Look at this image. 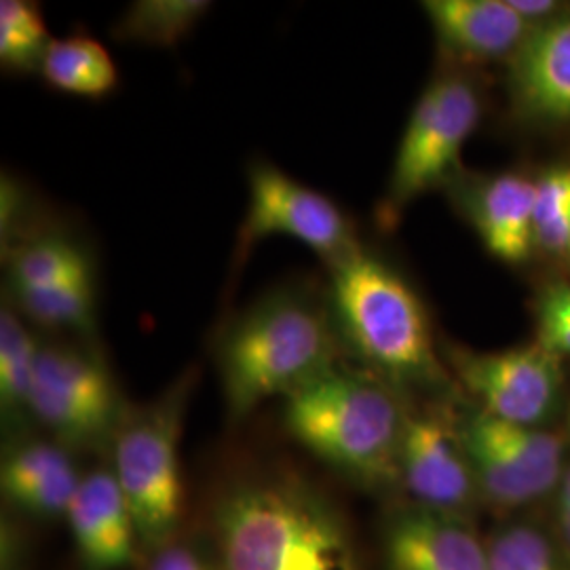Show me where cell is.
<instances>
[{
	"instance_id": "15",
	"label": "cell",
	"mask_w": 570,
	"mask_h": 570,
	"mask_svg": "<svg viewBox=\"0 0 570 570\" xmlns=\"http://www.w3.org/2000/svg\"><path fill=\"white\" fill-rule=\"evenodd\" d=\"M459 195L469 223L494 258L508 265L529 261L534 249L537 178L505 171L478 178Z\"/></svg>"
},
{
	"instance_id": "13",
	"label": "cell",
	"mask_w": 570,
	"mask_h": 570,
	"mask_svg": "<svg viewBox=\"0 0 570 570\" xmlns=\"http://www.w3.org/2000/svg\"><path fill=\"white\" fill-rule=\"evenodd\" d=\"M77 564L81 570L136 569L142 543L134 513L110 468L82 473L66 513Z\"/></svg>"
},
{
	"instance_id": "1",
	"label": "cell",
	"mask_w": 570,
	"mask_h": 570,
	"mask_svg": "<svg viewBox=\"0 0 570 570\" xmlns=\"http://www.w3.org/2000/svg\"><path fill=\"white\" fill-rule=\"evenodd\" d=\"M220 570H366L345 508L292 468H245L205 503L204 532Z\"/></svg>"
},
{
	"instance_id": "7",
	"label": "cell",
	"mask_w": 570,
	"mask_h": 570,
	"mask_svg": "<svg viewBox=\"0 0 570 570\" xmlns=\"http://www.w3.org/2000/svg\"><path fill=\"white\" fill-rule=\"evenodd\" d=\"M480 117V94L465 75L444 72L429 82L400 140L385 195V216H397L416 197L454 178Z\"/></svg>"
},
{
	"instance_id": "8",
	"label": "cell",
	"mask_w": 570,
	"mask_h": 570,
	"mask_svg": "<svg viewBox=\"0 0 570 570\" xmlns=\"http://www.w3.org/2000/svg\"><path fill=\"white\" fill-rule=\"evenodd\" d=\"M249 204L237 239V252L245 258L247 249L266 237H289L313 252L326 265H334L360 247L351 220L324 193L298 183L279 167L258 161L249 167Z\"/></svg>"
},
{
	"instance_id": "4",
	"label": "cell",
	"mask_w": 570,
	"mask_h": 570,
	"mask_svg": "<svg viewBox=\"0 0 570 570\" xmlns=\"http://www.w3.org/2000/svg\"><path fill=\"white\" fill-rule=\"evenodd\" d=\"M341 346L324 303L301 292L261 298L230 322L216 346L226 419L239 425L268 400L305 387L341 364Z\"/></svg>"
},
{
	"instance_id": "16",
	"label": "cell",
	"mask_w": 570,
	"mask_h": 570,
	"mask_svg": "<svg viewBox=\"0 0 570 570\" xmlns=\"http://www.w3.org/2000/svg\"><path fill=\"white\" fill-rule=\"evenodd\" d=\"M423 11L450 58L461 61H510L532 30L510 0H425Z\"/></svg>"
},
{
	"instance_id": "18",
	"label": "cell",
	"mask_w": 570,
	"mask_h": 570,
	"mask_svg": "<svg viewBox=\"0 0 570 570\" xmlns=\"http://www.w3.org/2000/svg\"><path fill=\"white\" fill-rule=\"evenodd\" d=\"M41 341L23 326L16 306L0 311V421L4 440L35 431L30 412Z\"/></svg>"
},
{
	"instance_id": "21",
	"label": "cell",
	"mask_w": 570,
	"mask_h": 570,
	"mask_svg": "<svg viewBox=\"0 0 570 570\" xmlns=\"http://www.w3.org/2000/svg\"><path fill=\"white\" fill-rule=\"evenodd\" d=\"M489 570H570V553L556 530L513 518L487 534Z\"/></svg>"
},
{
	"instance_id": "29",
	"label": "cell",
	"mask_w": 570,
	"mask_h": 570,
	"mask_svg": "<svg viewBox=\"0 0 570 570\" xmlns=\"http://www.w3.org/2000/svg\"><path fill=\"white\" fill-rule=\"evenodd\" d=\"M510 2L515 13L527 21L530 28L543 26L562 16L564 11H569L564 2H556V0H510Z\"/></svg>"
},
{
	"instance_id": "2",
	"label": "cell",
	"mask_w": 570,
	"mask_h": 570,
	"mask_svg": "<svg viewBox=\"0 0 570 570\" xmlns=\"http://www.w3.org/2000/svg\"><path fill=\"white\" fill-rule=\"evenodd\" d=\"M327 268L332 322L366 372L400 395L449 389L428 308L393 266L360 245Z\"/></svg>"
},
{
	"instance_id": "22",
	"label": "cell",
	"mask_w": 570,
	"mask_h": 570,
	"mask_svg": "<svg viewBox=\"0 0 570 570\" xmlns=\"http://www.w3.org/2000/svg\"><path fill=\"white\" fill-rule=\"evenodd\" d=\"M212 9L205 0H138L112 26L121 42L169 49L186 39Z\"/></svg>"
},
{
	"instance_id": "9",
	"label": "cell",
	"mask_w": 570,
	"mask_h": 570,
	"mask_svg": "<svg viewBox=\"0 0 570 570\" xmlns=\"http://www.w3.org/2000/svg\"><path fill=\"white\" fill-rule=\"evenodd\" d=\"M400 489L412 505L468 522H473L484 503L459 421L446 407L407 406Z\"/></svg>"
},
{
	"instance_id": "6",
	"label": "cell",
	"mask_w": 570,
	"mask_h": 570,
	"mask_svg": "<svg viewBox=\"0 0 570 570\" xmlns=\"http://www.w3.org/2000/svg\"><path fill=\"white\" fill-rule=\"evenodd\" d=\"M129 407L94 346L41 343L30 400L35 428L72 452L110 450Z\"/></svg>"
},
{
	"instance_id": "11",
	"label": "cell",
	"mask_w": 570,
	"mask_h": 570,
	"mask_svg": "<svg viewBox=\"0 0 570 570\" xmlns=\"http://www.w3.org/2000/svg\"><path fill=\"white\" fill-rule=\"evenodd\" d=\"M75 452L37 431L4 440L0 492L4 511L26 524L63 522L81 484Z\"/></svg>"
},
{
	"instance_id": "24",
	"label": "cell",
	"mask_w": 570,
	"mask_h": 570,
	"mask_svg": "<svg viewBox=\"0 0 570 570\" xmlns=\"http://www.w3.org/2000/svg\"><path fill=\"white\" fill-rule=\"evenodd\" d=\"M534 249L570 266V165H553L537 178Z\"/></svg>"
},
{
	"instance_id": "17",
	"label": "cell",
	"mask_w": 570,
	"mask_h": 570,
	"mask_svg": "<svg viewBox=\"0 0 570 570\" xmlns=\"http://www.w3.org/2000/svg\"><path fill=\"white\" fill-rule=\"evenodd\" d=\"M461 423L520 469L541 492L556 494L564 475V440L546 428H527L499 421L482 407L459 414Z\"/></svg>"
},
{
	"instance_id": "20",
	"label": "cell",
	"mask_w": 570,
	"mask_h": 570,
	"mask_svg": "<svg viewBox=\"0 0 570 570\" xmlns=\"http://www.w3.org/2000/svg\"><path fill=\"white\" fill-rule=\"evenodd\" d=\"M11 294L41 292L91 279V265L79 245L61 235H39L9 252Z\"/></svg>"
},
{
	"instance_id": "30",
	"label": "cell",
	"mask_w": 570,
	"mask_h": 570,
	"mask_svg": "<svg viewBox=\"0 0 570 570\" xmlns=\"http://www.w3.org/2000/svg\"><path fill=\"white\" fill-rule=\"evenodd\" d=\"M556 534L564 543L570 553V465L564 469V475L556 490Z\"/></svg>"
},
{
	"instance_id": "23",
	"label": "cell",
	"mask_w": 570,
	"mask_h": 570,
	"mask_svg": "<svg viewBox=\"0 0 570 570\" xmlns=\"http://www.w3.org/2000/svg\"><path fill=\"white\" fill-rule=\"evenodd\" d=\"M51 42L39 4L28 0L0 2V63L7 72H41Z\"/></svg>"
},
{
	"instance_id": "3",
	"label": "cell",
	"mask_w": 570,
	"mask_h": 570,
	"mask_svg": "<svg viewBox=\"0 0 570 570\" xmlns=\"http://www.w3.org/2000/svg\"><path fill=\"white\" fill-rule=\"evenodd\" d=\"M407 406L366 370L338 366L284 397L289 438L346 482L367 492L400 489Z\"/></svg>"
},
{
	"instance_id": "19",
	"label": "cell",
	"mask_w": 570,
	"mask_h": 570,
	"mask_svg": "<svg viewBox=\"0 0 570 570\" xmlns=\"http://www.w3.org/2000/svg\"><path fill=\"white\" fill-rule=\"evenodd\" d=\"M41 77L60 94L89 100L110 96L119 85V70L108 49L85 35L53 39L42 60Z\"/></svg>"
},
{
	"instance_id": "28",
	"label": "cell",
	"mask_w": 570,
	"mask_h": 570,
	"mask_svg": "<svg viewBox=\"0 0 570 570\" xmlns=\"http://www.w3.org/2000/svg\"><path fill=\"white\" fill-rule=\"evenodd\" d=\"M26 522L4 511L0 520V570H30V539Z\"/></svg>"
},
{
	"instance_id": "27",
	"label": "cell",
	"mask_w": 570,
	"mask_h": 570,
	"mask_svg": "<svg viewBox=\"0 0 570 570\" xmlns=\"http://www.w3.org/2000/svg\"><path fill=\"white\" fill-rule=\"evenodd\" d=\"M136 570H220L204 534L180 532L155 550L144 551Z\"/></svg>"
},
{
	"instance_id": "5",
	"label": "cell",
	"mask_w": 570,
	"mask_h": 570,
	"mask_svg": "<svg viewBox=\"0 0 570 570\" xmlns=\"http://www.w3.org/2000/svg\"><path fill=\"white\" fill-rule=\"evenodd\" d=\"M199 381L195 367L144 406H131L110 444V465L134 513L144 551L184 532L180 440L190 397Z\"/></svg>"
},
{
	"instance_id": "25",
	"label": "cell",
	"mask_w": 570,
	"mask_h": 570,
	"mask_svg": "<svg viewBox=\"0 0 570 570\" xmlns=\"http://www.w3.org/2000/svg\"><path fill=\"white\" fill-rule=\"evenodd\" d=\"M21 311L37 326L87 332L96 315L94 277L72 284L13 296Z\"/></svg>"
},
{
	"instance_id": "26",
	"label": "cell",
	"mask_w": 570,
	"mask_h": 570,
	"mask_svg": "<svg viewBox=\"0 0 570 570\" xmlns=\"http://www.w3.org/2000/svg\"><path fill=\"white\" fill-rule=\"evenodd\" d=\"M537 343L558 360L570 357V282L548 285L539 294Z\"/></svg>"
},
{
	"instance_id": "14",
	"label": "cell",
	"mask_w": 570,
	"mask_h": 570,
	"mask_svg": "<svg viewBox=\"0 0 570 570\" xmlns=\"http://www.w3.org/2000/svg\"><path fill=\"white\" fill-rule=\"evenodd\" d=\"M508 87L518 115L570 122V9L530 30L508 61Z\"/></svg>"
},
{
	"instance_id": "12",
	"label": "cell",
	"mask_w": 570,
	"mask_h": 570,
	"mask_svg": "<svg viewBox=\"0 0 570 570\" xmlns=\"http://www.w3.org/2000/svg\"><path fill=\"white\" fill-rule=\"evenodd\" d=\"M383 570H489L487 537L473 522L397 503L379 529Z\"/></svg>"
},
{
	"instance_id": "10",
	"label": "cell",
	"mask_w": 570,
	"mask_h": 570,
	"mask_svg": "<svg viewBox=\"0 0 570 570\" xmlns=\"http://www.w3.org/2000/svg\"><path fill=\"white\" fill-rule=\"evenodd\" d=\"M450 367L487 414L543 428L562 402V360L539 343L499 353L450 348Z\"/></svg>"
}]
</instances>
